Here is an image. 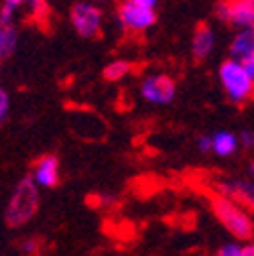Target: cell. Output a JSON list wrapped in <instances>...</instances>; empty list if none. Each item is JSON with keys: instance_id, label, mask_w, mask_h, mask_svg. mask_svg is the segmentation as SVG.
I'll return each mask as SVG.
<instances>
[{"instance_id": "obj_1", "label": "cell", "mask_w": 254, "mask_h": 256, "mask_svg": "<svg viewBox=\"0 0 254 256\" xmlns=\"http://www.w3.org/2000/svg\"><path fill=\"white\" fill-rule=\"evenodd\" d=\"M37 208H39V187L33 183L30 177H24L16 185L14 194L6 206L8 226H12V228L24 226L26 222L33 220V216L37 214Z\"/></svg>"}, {"instance_id": "obj_2", "label": "cell", "mask_w": 254, "mask_h": 256, "mask_svg": "<svg viewBox=\"0 0 254 256\" xmlns=\"http://www.w3.org/2000/svg\"><path fill=\"white\" fill-rule=\"evenodd\" d=\"M212 210L216 218L222 222V226L232 236H236L238 240H246V242L252 238V230H254L252 218L234 200H228L226 196H218L212 200Z\"/></svg>"}, {"instance_id": "obj_3", "label": "cell", "mask_w": 254, "mask_h": 256, "mask_svg": "<svg viewBox=\"0 0 254 256\" xmlns=\"http://www.w3.org/2000/svg\"><path fill=\"white\" fill-rule=\"evenodd\" d=\"M220 82L224 86V92L228 94V98L234 104L246 102L254 90V78L242 68L240 61H234V59H228V61L222 63Z\"/></svg>"}, {"instance_id": "obj_4", "label": "cell", "mask_w": 254, "mask_h": 256, "mask_svg": "<svg viewBox=\"0 0 254 256\" xmlns=\"http://www.w3.org/2000/svg\"><path fill=\"white\" fill-rule=\"evenodd\" d=\"M102 20H104L102 10L92 2H78L72 8V24L76 28V33L86 39L96 37L100 33Z\"/></svg>"}, {"instance_id": "obj_5", "label": "cell", "mask_w": 254, "mask_h": 256, "mask_svg": "<svg viewBox=\"0 0 254 256\" xmlns=\"http://www.w3.org/2000/svg\"><path fill=\"white\" fill-rule=\"evenodd\" d=\"M140 94L142 98L148 104H156V106H163V104H171L175 94H177V86L169 76L163 74H154L142 80L140 86Z\"/></svg>"}, {"instance_id": "obj_6", "label": "cell", "mask_w": 254, "mask_h": 256, "mask_svg": "<svg viewBox=\"0 0 254 256\" xmlns=\"http://www.w3.org/2000/svg\"><path fill=\"white\" fill-rule=\"evenodd\" d=\"M218 16L238 28H252L254 0H222L216 8Z\"/></svg>"}, {"instance_id": "obj_7", "label": "cell", "mask_w": 254, "mask_h": 256, "mask_svg": "<svg viewBox=\"0 0 254 256\" xmlns=\"http://www.w3.org/2000/svg\"><path fill=\"white\" fill-rule=\"evenodd\" d=\"M118 18H120L122 26L132 30V33H142V30L150 28L156 22L154 10L134 6L130 2H126V0H124V2L120 4V8H118Z\"/></svg>"}, {"instance_id": "obj_8", "label": "cell", "mask_w": 254, "mask_h": 256, "mask_svg": "<svg viewBox=\"0 0 254 256\" xmlns=\"http://www.w3.org/2000/svg\"><path fill=\"white\" fill-rule=\"evenodd\" d=\"M30 179H33V183L37 187H47V189L55 187L59 183V161L51 154L39 158Z\"/></svg>"}, {"instance_id": "obj_9", "label": "cell", "mask_w": 254, "mask_h": 256, "mask_svg": "<svg viewBox=\"0 0 254 256\" xmlns=\"http://www.w3.org/2000/svg\"><path fill=\"white\" fill-rule=\"evenodd\" d=\"M216 47V35L208 24H200L194 33V41H192V53L196 59H206L210 57V53Z\"/></svg>"}, {"instance_id": "obj_10", "label": "cell", "mask_w": 254, "mask_h": 256, "mask_svg": "<svg viewBox=\"0 0 254 256\" xmlns=\"http://www.w3.org/2000/svg\"><path fill=\"white\" fill-rule=\"evenodd\" d=\"M230 51H232L230 59H234V61H244V59L254 57V33H252V28H240V33L232 41Z\"/></svg>"}, {"instance_id": "obj_11", "label": "cell", "mask_w": 254, "mask_h": 256, "mask_svg": "<svg viewBox=\"0 0 254 256\" xmlns=\"http://www.w3.org/2000/svg\"><path fill=\"white\" fill-rule=\"evenodd\" d=\"M238 148V136L228 130H220L212 136V150L218 156H230Z\"/></svg>"}, {"instance_id": "obj_12", "label": "cell", "mask_w": 254, "mask_h": 256, "mask_svg": "<svg viewBox=\"0 0 254 256\" xmlns=\"http://www.w3.org/2000/svg\"><path fill=\"white\" fill-rule=\"evenodd\" d=\"M16 47V28L12 24H0V59L12 53Z\"/></svg>"}, {"instance_id": "obj_13", "label": "cell", "mask_w": 254, "mask_h": 256, "mask_svg": "<svg viewBox=\"0 0 254 256\" xmlns=\"http://www.w3.org/2000/svg\"><path fill=\"white\" fill-rule=\"evenodd\" d=\"M128 72H130V63L124 61V59H116V61L108 63V66L104 68V78L110 80V82H118Z\"/></svg>"}, {"instance_id": "obj_14", "label": "cell", "mask_w": 254, "mask_h": 256, "mask_svg": "<svg viewBox=\"0 0 254 256\" xmlns=\"http://www.w3.org/2000/svg\"><path fill=\"white\" fill-rule=\"evenodd\" d=\"M228 194L236 200H246V204H252V198H254V191H252V183L250 181H238L234 185H228ZM228 198V200H232Z\"/></svg>"}, {"instance_id": "obj_15", "label": "cell", "mask_w": 254, "mask_h": 256, "mask_svg": "<svg viewBox=\"0 0 254 256\" xmlns=\"http://www.w3.org/2000/svg\"><path fill=\"white\" fill-rule=\"evenodd\" d=\"M12 14H14V6L4 2L2 8H0V24H10L12 22Z\"/></svg>"}, {"instance_id": "obj_16", "label": "cell", "mask_w": 254, "mask_h": 256, "mask_svg": "<svg viewBox=\"0 0 254 256\" xmlns=\"http://www.w3.org/2000/svg\"><path fill=\"white\" fill-rule=\"evenodd\" d=\"M218 256H242V246L240 244H226L222 246Z\"/></svg>"}, {"instance_id": "obj_17", "label": "cell", "mask_w": 254, "mask_h": 256, "mask_svg": "<svg viewBox=\"0 0 254 256\" xmlns=\"http://www.w3.org/2000/svg\"><path fill=\"white\" fill-rule=\"evenodd\" d=\"M6 114H8V96L2 88H0V122L6 118Z\"/></svg>"}, {"instance_id": "obj_18", "label": "cell", "mask_w": 254, "mask_h": 256, "mask_svg": "<svg viewBox=\"0 0 254 256\" xmlns=\"http://www.w3.org/2000/svg\"><path fill=\"white\" fill-rule=\"evenodd\" d=\"M126 2H130L134 6H140V8H148V10H154L158 0H126Z\"/></svg>"}, {"instance_id": "obj_19", "label": "cell", "mask_w": 254, "mask_h": 256, "mask_svg": "<svg viewBox=\"0 0 254 256\" xmlns=\"http://www.w3.org/2000/svg\"><path fill=\"white\" fill-rule=\"evenodd\" d=\"M198 148H200L202 152H208V150H212V136H208V134L200 136V138H198Z\"/></svg>"}, {"instance_id": "obj_20", "label": "cell", "mask_w": 254, "mask_h": 256, "mask_svg": "<svg viewBox=\"0 0 254 256\" xmlns=\"http://www.w3.org/2000/svg\"><path fill=\"white\" fill-rule=\"evenodd\" d=\"M240 140H242V142H244L248 148L254 144V138H252V132H250V130H244V132H242V136L238 138V142H240Z\"/></svg>"}, {"instance_id": "obj_21", "label": "cell", "mask_w": 254, "mask_h": 256, "mask_svg": "<svg viewBox=\"0 0 254 256\" xmlns=\"http://www.w3.org/2000/svg\"><path fill=\"white\" fill-rule=\"evenodd\" d=\"M242 256H254V246L252 244L242 246Z\"/></svg>"}, {"instance_id": "obj_22", "label": "cell", "mask_w": 254, "mask_h": 256, "mask_svg": "<svg viewBox=\"0 0 254 256\" xmlns=\"http://www.w3.org/2000/svg\"><path fill=\"white\" fill-rule=\"evenodd\" d=\"M35 246H37V244H35L33 240H26V242H24V248H22V250H24V252H35V250H37Z\"/></svg>"}, {"instance_id": "obj_23", "label": "cell", "mask_w": 254, "mask_h": 256, "mask_svg": "<svg viewBox=\"0 0 254 256\" xmlns=\"http://www.w3.org/2000/svg\"><path fill=\"white\" fill-rule=\"evenodd\" d=\"M6 2H8V4H12V6L16 8V6L20 4V2H24V0H6Z\"/></svg>"}, {"instance_id": "obj_24", "label": "cell", "mask_w": 254, "mask_h": 256, "mask_svg": "<svg viewBox=\"0 0 254 256\" xmlns=\"http://www.w3.org/2000/svg\"><path fill=\"white\" fill-rule=\"evenodd\" d=\"M96 2H104V0H96Z\"/></svg>"}]
</instances>
